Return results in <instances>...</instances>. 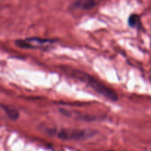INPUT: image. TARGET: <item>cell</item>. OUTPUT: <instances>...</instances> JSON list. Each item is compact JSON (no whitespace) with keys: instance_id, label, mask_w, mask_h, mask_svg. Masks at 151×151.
Segmentation results:
<instances>
[{"instance_id":"7","label":"cell","mask_w":151,"mask_h":151,"mask_svg":"<svg viewBox=\"0 0 151 151\" xmlns=\"http://www.w3.org/2000/svg\"><path fill=\"white\" fill-rule=\"evenodd\" d=\"M128 24L131 27L139 28L141 27V19L137 14H132L128 18Z\"/></svg>"},{"instance_id":"1","label":"cell","mask_w":151,"mask_h":151,"mask_svg":"<svg viewBox=\"0 0 151 151\" xmlns=\"http://www.w3.org/2000/svg\"><path fill=\"white\" fill-rule=\"evenodd\" d=\"M69 73H72V75L75 76L80 81L86 83L88 86L91 87L96 92L107 98L108 100H111V101H117L118 99H119L117 94L114 90L111 89L106 86L103 85V83L99 82L94 78H91L89 75H86L82 72H78L77 70H72L69 72Z\"/></svg>"},{"instance_id":"5","label":"cell","mask_w":151,"mask_h":151,"mask_svg":"<svg viewBox=\"0 0 151 151\" xmlns=\"http://www.w3.org/2000/svg\"><path fill=\"white\" fill-rule=\"evenodd\" d=\"M97 1H92V0H81L72 3V6L73 8L82 9V10H90L96 6Z\"/></svg>"},{"instance_id":"6","label":"cell","mask_w":151,"mask_h":151,"mask_svg":"<svg viewBox=\"0 0 151 151\" xmlns=\"http://www.w3.org/2000/svg\"><path fill=\"white\" fill-rule=\"evenodd\" d=\"M0 107L3 109L9 119L12 120H16L19 118V113L15 108L10 106H5V105H0Z\"/></svg>"},{"instance_id":"4","label":"cell","mask_w":151,"mask_h":151,"mask_svg":"<svg viewBox=\"0 0 151 151\" xmlns=\"http://www.w3.org/2000/svg\"><path fill=\"white\" fill-rule=\"evenodd\" d=\"M60 113L61 114L64 115L66 116H69V117H72L73 119H78V120H82V121H95L98 120L99 116H94V115L91 114H82L81 113H78L77 111H73L66 110V109H60L59 110Z\"/></svg>"},{"instance_id":"2","label":"cell","mask_w":151,"mask_h":151,"mask_svg":"<svg viewBox=\"0 0 151 151\" xmlns=\"http://www.w3.org/2000/svg\"><path fill=\"white\" fill-rule=\"evenodd\" d=\"M45 132L57 137L62 140H86L94 137L97 131L90 129H67V128H45Z\"/></svg>"},{"instance_id":"3","label":"cell","mask_w":151,"mask_h":151,"mask_svg":"<svg viewBox=\"0 0 151 151\" xmlns=\"http://www.w3.org/2000/svg\"><path fill=\"white\" fill-rule=\"evenodd\" d=\"M55 41L51 39H44L40 38H28L25 39L16 40L15 44L22 49H41L48 47Z\"/></svg>"}]
</instances>
